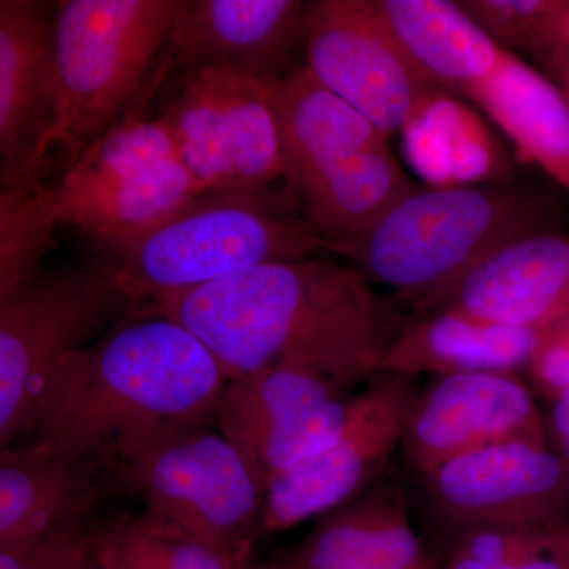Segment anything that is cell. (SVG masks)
<instances>
[{"label": "cell", "mask_w": 569, "mask_h": 569, "mask_svg": "<svg viewBox=\"0 0 569 569\" xmlns=\"http://www.w3.org/2000/svg\"><path fill=\"white\" fill-rule=\"evenodd\" d=\"M116 482L159 516L233 561L261 538L266 489L216 418L138 430L111 447Z\"/></svg>", "instance_id": "obj_5"}, {"label": "cell", "mask_w": 569, "mask_h": 569, "mask_svg": "<svg viewBox=\"0 0 569 569\" xmlns=\"http://www.w3.org/2000/svg\"><path fill=\"white\" fill-rule=\"evenodd\" d=\"M162 118L173 126L181 159L204 190L233 189L228 153L224 70L181 73V88Z\"/></svg>", "instance_id": "obj_25"}, {"label": "cell", "mask_w": 569, "mask_h": 569, "mask_svg": "<svg viewBox=\"0 0 569 569\" xmlns=\"http://www.w3.org/2000/svg\"><path fill=\"white\" fill-rule=\"evenodd\" d=\"M531 377L550 400L569 389V318L542 329L529 366Z\"/></svg>", "instance_id": "obj_33"}, {"label": "cell", "mask_w": 569, "mask_h": 569, "mask_svg": "<svg viewBox=\"0 0 569 569\" xmlns=\"http://www.w3.org/2000/svg\"><path fill=\"white\" fill-rule=\"evenodd\" d=\"M550 194L515 183L417 186L366 233L329 246L397 301L432 312L490 254L542 231L560 230Z\"/></svg>", "instance_id": "obj_3"}, {"label": "cell", "mask_w": 569, "mask_h": 569, "mask_svg": "<svg viewBox=\"0 0 569 569\" xmlns=\"http://www.w3.org/2000/svg\"><path fill=\"white\" fill-rule=\"evenodd\" d=\"M182 0H67L54 17L61 119L54 144L67 168L133 107L167 48Z\"/></svg>", "instance_id": "obj_6"}, {"label": "cell", "mask_w": 569, "mask_h": 569, "mask_svg": "<svg viewBox=\"0 0 569 569\" xmlns=\"http://www.w3.org/2000/svg\"><path fill=\"white\" fill-rule=\"evenodd\" d=\"M99 511L74 516L52 529L0 549V569H69L92 549Z\"/></svg>", "instance_id": "obj_31"}, {"label": "cell", "mask_w": 569, "mask_h": 569, "mask_svg": "<svg viewBox=\"0 0 569 569\" xmlns=\"http://www.w3.org/2000/svg\"><path fill=\"white\" fill-rule=\"evenodd\" d=\"M441 569H569V522L478 527L448 538Z\"/></svg>", "instance_id": "obj_28"}, {"label": "cell", "mask_w": 569, "mask_h": 569, "mask_svg": "<svg viewBox=\"0 0 569 569\" xmlns=\"http://www.w3.org/2000/svg\"><path fill=\"white\" fill-rule=\"evenodd\" d=\"M419 481L447 538L478 527L569 522V466L550 445H493L449 460Z\"/></svg>", "instance_id": "obj_11"}, {"label": "cell", "mask_w": 569, "mask_h": 569, "mask_svg": "<svg viewBox=\"0 0 569 569\" xmlns=\"http://www.w3.org/2000/svg\"><path fill=\"white\" fill-rule=\"evenodd\" d=\"M138 316L144 305L91 260L37 269L0 295V448L21 440L41 387L66 356Z\"/></svg>", "instance_id": "obj_7"}, {"label": "cell", "mask_w": 569, "mask_h": 569, "mask_svg": "<svg viewBox=\"0 0 569 569\" xmlns=\"http://www.w3.org/2000/svg\"><path fill=\"white\" fill-rule=\"evenodd\" d=\"M548 438L537 400L515 373H455L419 389L400 452L421 479L478 449L511 441L549 445Z\"/></svg>", "instance_id": "obj_12"}, {"label": "cell", "mask_w": 569, "mask_h": 569, "mask_svg": "<svg viewBox=\"0 0 569 569\" xmlns=\"http://www.w3.org/2000/svg\"><path fill=\"white\" fill-rule=\"evenodd\" d=\"M51 3L0 2V189H26L61 119ZM58 9V7H56Z\"/></svg>", "instance_id": "obj_13"}, {"label": "cell", "mask_w": 569, "mask_h": 569, "mask_svg": "<svg viewBox=\"0 0 569 569\" xmlns=\"http://www.w3.org/2000/svg\"><path fill=\"white\" fill-rule=\"evenodd\" d=\"M69 569H104V567L100 563L99 559H97L96 553H93L92 546V549L89 550L88 553H84L80 560L74 561Z\"/></svg>", "instance_id": "obj_37"}, {"label": "cell", "mask_w": 569, "mask_h": 569, "mask_svg": "<svg viewBox=\"0 0 569 569\" xmlns=\"http://www.w3.org/2000/svg\"><path fill=\"white\" fill-rule=\"evenodd\" d=\"M565 11L569 14V0H565Z\"/></svg>", "instance_id": "obj_39"}, {"label": "cell", "mask_w": 569, "mask_h": 569, "mask_svg": "<svg viewBox=\"0 0 569 569\" xmlns=\"http://www.w3.org/2000/svg\"><path fill=\"white\" fill-rule=\"evenodd\" d=\"M277 561L290 569H441L415 527L406 488L388 475L318 518Z\"/></svg>", "instance_id": "obj_16"}, {"label": "cell", "mask_w": 569, "mask_h": 569, "mask_svg": "<svg viewBox=\"0 0 569 569\" xmlns=\"http://www.w3.org/2000/svg\"><path fill=\"white\" fill-rule=\"evenodd\" d=\"M463 97L569 193V100L548 74L505 52L497 69Z\"/></svg>", "instance_id": "obj_21"}, {"label": "cell", "mask_w": 569, "mask_h": 569, "mask_svg": "<svg viewBox=\"0 0 569 569\" xmlns=\"http://www.w3.org/2000/svg\"><path fill=\"white\" fill-rule=\"evenodd\" d=\"M116 482L111 448L70 452L22 440L0 451V549L97 511Z\"/></svg>", "instance_id": "obj_15"}, {"label": "cell", "mask_w": 569, "mask_h": 569, "mask_svg": "<svg viewBox=\"0 0 569 569\" xmlns=\"http://www.w3.org/2000/svg\"><path fill=\"white\" fill-rule=\"evenodd\" d=\"M58 224L48 187L0 189V295L37 271L41 258L56 249Z\"/></svg>", "instance_id": "obj_30"}, {"label": "cell", "mask_w": 569, "mask_h": 569, "mask_svg": "<svg viewBox=\"0 0 569 569\" xmlns=\"http://www.w3.org/2000/svg\"><path fill=\"white\" fill-rule=\"evenodd\" d=\"M541 335L542 329L498 325L441 307L400 323L385 351L380 373L410 378L516 373L530 366Z\"/></svg>", "instance_id": "obj_18"}, {"label": "cell", "mask_w": 569, "mask_h": 569, "mask_svg": "<svg viewBox=\"0 0 569 569\" xmlns=\"http://www.w3.org/2000/svg\"><path fill=\"white\" fill-rule=\"evenodd\" d=\"M402 133L410 162L429 186H478L500 170L482 123L443 89L427 97Z\"/></svg>", "instance_id": "obj_24"}, {"label": "cell", "mask_w": 569, "mask_h": 569, "mask_svg": "<svg viewBox=\"0 0 569 569\" xmlns=\"http://www.w3.org/2000/svg\"><path fill=\"white\" fill-rule=\"evenodd\" d=\"M91 261L141 305L254 266L305 260L326 244L287 186L206 190L148 227L88 234Z\"/></svg>", "instance_id": "obj_4"}, {"label": "cell", "mask_w": 569, "mask_h": 569, "mask_svg": "<svg viewBox=\"0 0 569 569\" xmlns=\"http://www.w3.org/2000/svg\"><path fill=\"white\" fill-rule=\"evenodd\" d=\"M242 569H290L288 567H284L283 563H280V561H272V563H261V565H247L246 568Z\"/></svg>", "instance_id": "obj_38"}, {"label": "cell", "mask_w": 569, "mask_h": 569, "mask_svg": "<svg viewBox=\"0 0 569 569\" xmlns=\"http://www.w3.org/2000/svg\"><path fill=\"white\" fill-rule=\"evenodd\" d=\"M224 100L233 189L283 182L279 129L263 82L224 70Z\"/></svg>", "instance_id": "obj_27"}, {"label": "cell", "mask_w": 569, "mask_h": 569, "mask_svg": "<svg viewBox=\"0 0 569 569\" xmlns=\"http://www.w3.org/2000/svg\"><path fill=\"white\" fill-rule=\"evenodd\" d=\"M530 54L546 71L569 66V14L565 11V0H559L556 9L546 18Z\"/></svg>", "instance_id": "obj_34"}, {"label": "cell", "mask_w": 569, "mask_h": 569, "mask_svg": "<svg viewBox=\"0 0 569 569\" xmlns=\"http://www.w3.org/2000/svg\"><path fill=\"white\" fill-rule=\"evenodd\" d=\"M408 58L443 91L463 97L485 81L505 50L451 0H377Z\"/></svg>", "instance_id": "obj_22"}, {"label": "cell", "mask_w": 569, "mask_h": 569, "mask_svg": "<svg viewBox=\"0 0 569 569\" xmlns=\"http://www.w3.org/2000/svg\"><path fill=\"white\" fill-rule=\"evenodd\" d=\"M263 84L279 129L284 183L348 152L389 146L387 134L306 66Z\"/></svg>", "instance_id": "obj_20"}, {"label": "cell", "mask_w": 569, "mask_h": 569, "mask_svg": "<svg viewBox=\"0 0 569 569\" xmlns=\"http://www.w3.org/2000/svg\"><path fill=\"white\" fill-rule=\"evenodd\" d=\"M358 391L305 369L258 370L227 381L216 425L268 489L277 475L335 443Z\"/></svg>", "instance_id": "obj_9"}, {"label": "cell", "mask_w": 569, "mask_h": 569, "mask_svg": "<svg viewBox=\"0 0 569 569\" xmlns=\"http://www.w3.org/2000/svg\"><path fill=\"white\" fill-rule=\"evenodd\" d=\"M417 186L387 146L348 153L287 189L328 250L366 233Z\"/></svg>", "instance_id": "obj_19"}, {"label": "cell", "mask_w": 569, "mask_h": 569, "mask_svg": "<svg viewBox=\"0 0 569 569\" xmlns=\"http://www.w3.org/2000/svg\"><path fill=\"white\" fill-rule=\"evenodd\" d=\"M228 380L186 326L133 317L51 370L20 441L92 452L138 430L216 418Z\"/></svg>", "instance_id": "obj_2"}, {"label": "cell", "mask_w": 569, "mask_h": 569, "mask_svg": "<svg viewBox=\"0 0 569 569\" xmlns=\"http://www.w3.org/2000/svg\"><path fill=\"white\" fill-rule=\"evenodd\" d=\"M557 2L559 0H460L459 3L501 50L530 52Z\"/></svg>", "instance_id": "obj_32"}, {"label": "cell", "mask_w": 569, "mask_h": 569, "mask_svg": "<svg viewBox=\"0 0 569 569\" xmlns=\"http://www.w3.org/2000/svg\"><path fill=\"white\" fill-rule=\"evenodd\" d=\"M201 192L206 190L182 160L118 181H59L48 187L59 224L81 228L86 234L148 227Z\"/></svg>", "instance_id": "obj_23"}, {"label": "cell", "mask_w": 569, "mask_h": 569, "mask_svg": "<svg viewBox=\"0 0 569 569\" xmlns=\"http://www.w3.org/2000/svg\"><path fill=\"white\" fill-rule=\"evenodd\" d=\"M309 11L305 0H182L164 50L181 73L283 80L306 66Z\"/></svg>", "instance_id": "obj_14"}, {"label": "cell", "mask_w": 569, "mask_h": 569, "mask_svg": "<svg viewBox=\"0 0 569 569\" xmlns=\"http://www.w3.org/2000/svg\"><path fill=\"white\" fill-rule=\"evenodd\" d=\"M552 407H550L548 426V436L552 437L553 449L567 460L569 466V389L561 395L553 397Z\"/></svg>", "instance_id": "obj_35"}, {"label": "cell", "mask_w": 569, "mask_h": 569, "mask_svg": "<svg viewBox=\"0 0 569 569\" xmlns=\"http://www.w3.org/2000/svg\"><path fill=\"white\" fill-rule=\"evenodd\" d=\"M306 67L387 137L440 89L408 58L377 0L310 2Z\"/></svg>", "instance_id": "obj_10"}, {"label": "cell", "mask_w": 569, "mask_h": 569, "mask_svg": "<svg viewBox=\"0 0 569 569\" xmlns=\"http://www.w3.org/2000/svg\"><path fill=\"white\" fill-rule=\"evenodd\" d=\"M418 391L415 378L396 373L359 389L335 443L269 482L261 537L321 518L380 481L400 452Z\"/></svg>", "instance_id": "obj_8"}, {"label": "cell", "mask_w": 569, "mask_h": 569, "mask_svg": "<svg viewBox=\"0 0 569 569\" xmlns=\"http://www.w3.org/2000/svg\"><path fill=\"white\" fill-rule=\"evenodd\" d=\"M146 312L186 326L228 378L293 367L331 378L348 391L380 373L400 326L358 269L318 254L159 296Z\"/></svg>", "instance_id": "obj_1"}, {"label": "cell", "mask_w": 569, "mask_h": 569, "mask_svg": "<svg viewBox=\"0 0 569 569\" xmlns=\"http://www.w3.org/2000/svg\"><path fill=\"white\" fill-rule=\"evenodd\" d=\"M181 159L178 133L167 119L132 111L92 142L59 179L66 183L118 181Z\"/></svg>", "instance_id": "obj_29"}, {"label": "cell", "mask_w": 569, "mask_h": 569, "mask_svg": "<svg viewBox=\"0 0 569 569\" xmlns=\"http://www.w3.org/2000/svg\"><path fill=\"white\" fill-rule=\"evenodd\" d=\"M93 553L104 569H238L200 539L148 511L103 518Z\"/></svg>", "instance_id": "obj_26"}, {"label": "cell", "mask_w": 569, "mask_h": 569, "mask_svg": "<svg viewBox=\"0 0 569 569\" xmlns=\"http://www.w3.org/2000/svg\"><path fill=\"white\" fill-rule=\"evenodd\" d=\"M441 307L538 331L568 320L569 231L526 236L490 254Z\"/></svg>", "instance_id": "obj_17"}, {"label": "cell", "mask_w": 569, "mask_h": 569, "mask_svg": "<svg viewBox=\"0 0 569 569\" xmlns=\"http://www.w3.org/2000/svg\"><path fill=\"white\" fill-rule=\"evenodd\" d=\"M546 74L559 86L561 92H563L569 100V66L556 67V69L546 71Z\"/></svg>", "instance_id": "obj_36"}]
</instances>
